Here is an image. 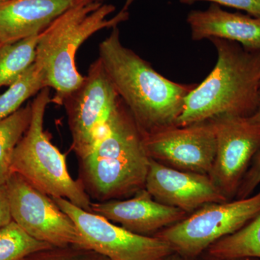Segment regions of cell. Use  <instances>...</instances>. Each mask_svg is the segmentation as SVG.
I'll return each mask as SVG.
<instances>
[{
	"label": "cell",
	"instance_id": "1",
	"mask_svg": "<svg viewBox=\"0 0 260 260\" xmlns=\"http://www.w3.org/2000/svg\"><path fill=\"white\" fill-rule=\"evenodd\" d=\"M99 59L143 135L176 125L197 84L178 83L162 76L123 45L118 26L99 44Z\"/></svg>",
	"mask_w": 260,
	"mask_h": 260
},
{
	"label": "cell",
	"instance_id": "2",
	"mask_svg": "<svg viewBox=\"0 0 260 260\" xmlns=\"http://www.w3.org/2000/svg\"><path fill=\"white\" fill-rule=\"evenodd\" d=\"M150 159L143 133L120 99L93 150L78 160V180L91 201L127 199L145 189Z\"/></svg>",
	"mask_w": 260,
	"mask_h": 260
},
{
	"label": "cell",
	"instance_id": "3",
	"mask_svg": "<svg viewBox=\"0 0 260 260\" xmlns=\"http://www.w3.org/2000/svg\"><path fill=\"white\" fill-rule=\"evenodd\" d=\"M132 2L126 0L116 15L112 5L96 0H77L39 36L34 64L47 88L54 90L51 102L61 105L62 101L79 86L84 76L76 66V54L80 46L95 32L114 28L129 19Z\"/></svg>",
	"mask_w": 260,
	"mask_h": 260
},
{
	"label": "cell",
	"instance_id": "4",
	"mask_svg": "<svg viewBox=\"0 0 260 260\" xmlns=\"http://www.w3.org/2000/svg\"><path fill=\"white\" fill-rule=\"evenodd\" d=\"M218 59L209 75L188 94L175 126L218 116L249 117L257 107L260 90V50H249L225 39H209Z\"/></svg>",
	"mask_w": 260,
	"mask_h": 260
},
{
	"label": "cell",
	"instance_id": "5",
	"mask_svg": "<svg viewBox=\"0 0 260 260\" xmlns=\"http://www.w3.org/2000/svg\"><path fill=\"white\" fill-rule=\"evenodd\" d=\"M51 102L49 88L43 89L34 98L30 124L13 153L12 172L48 196L64 198L92 213L91 200L80 181L71 177L64 154L51 143L44 130V116Z\"/></svg>",
	"mask_w": 260,
	"mask_h": 260
},
{
	"label": "cell",
	"instance_id": "6",
	"mask_svg": "<svg viewBox=\"0 0 260 260\" xmlns=\"http://www.w3.org/2000/svg\"><path fill=\"white\" fill-rule=\"evenodd\" d=\"M260 214V191L248 198L204 205L154 237L179 255L194 259L220 239L234 234Z\"/></svg>",
	"mask_w": 260,
	"mask_h": 260
},
{
	"label": "cell",
	"instance_id": "7",
	"mask_svg": "<svg viewBox=\"0 0 260 260\" xmlns=\"http://www.w3.org/2000/svg\"><path fill=\"white\" fill-rule=\"evenodd\" d=\"M119 99L98 58L90 64L79 86L61 103L71 133V148L78 160L93 150Z\"/></svg>",
	"mask_w": 260,
	"mask_h": 260
},
{
	"label": "cell",
	"instance_id": "8",
	"mask_svg": "<svg viewBox=\"0 0 260 260\" xmlns=\"http://www.w3.org/2000/svg\"><path fill=\"white\" fill-rule=\"evenodd\" d=\"M52 198L73 220L85 247L110 260H161L174 251L165 241L129 232L64 198Z\"/></svg>",
	"mask_w": 260,
	"mask_h": 260
},
{
	"label": "cell",
	"instance_id": "9",
	"mask_svg": "<svg viewBox=\"0 0 260 260\" xmlns=\"http://www.w3.org/2000/svg\"><path fill=\"white\" fill-rule=\"evenodd\" d=\"M6 185L13 220L28 235L53 246H85L72 219L51 197L17 173H12Z\"/></svg>",
	"mask_w": 260,
	"mask_h": 260
},
{
	"label": "cell",
	"instance_id": "10",
	"mask_svg": "<svg viewBox=\"0 0 260 260\" xmlns=\"http://www.w3.org/2000/svg\"><path fill=\"white\" fill-rule=\"evenodd\" d=\"M210 120L215 126L217 149L208 176L222 194L232 200L260 148V124L239 116H220Z\"/></svg>",
	"mask_w": 260,
	"mask_h": 260
},
{
	"label": "cell",
	"instance_id": "11",
	"mask_svg": "<svg viewBox=\"0 0 260 260\" xmlns=\"http://www.w3.org/2000/svg\"><path fill=\"white\" fill-rule=\"evenodd\" d=\"M143 137L150 158L178 170L210 174L217 149L212 120L169 126Z\"/></svg>",
	"mask_w": 260,
	"mask_h": 260
},
{
	"label": "cell",
	"instance_id": "12",
	"mask_svg": "<svg viewBox=\"0 0 260 260\" xmlns=\"http://www.w3.org/2000/svg\"><path fill=\"white\" fill-rule=\"evenodd\" d=\"M145 189L158 203L188 215L204 205L229 201L209 176L178 170L151 158Z\"/></svg>",
	"mask_w": 260,
	"mask_h": 260
},
{
	"label": "cell",
	"instance_id": "13",
	"mask_svg": "<svg viewBox=\"0 0 260 260\" xmlns=\"http://www.w3.org/2000/svg\"><path fill=\"white\" fill-rule=\"evenodd\" d=\"M90 209L129 232L147 237L155 236L188 215L183 210L158 203L145 189L127 199L92 202Z\"/></svg>",
	"mask_w": 260,
	"mask_h": 260
},
{
	"label": "cell",
	"instance_id": "14",
	"mask_svg": "<svg viewBox=\"0 0 260 260\" xmlns=\"http://www.w3.org/2000/svg\"><path fill=\"white\" fill-rule=\"evenodd\" d=\"M77 0H6L0 3V47L39 35Z\"/></svg>",
	"mask_w": 260,
	"mask_h": 260
},
{
	"label": "cell",
	"instance_id": "15",
	"mask_svg": "<svg viewBox=\"0 0 260 260\" xmlns=\"http://www.w3.org/2000/svg\"><path fill=\"white\" fill-rule=\"evenodd\" d=\"M192 41L225 39L249 50H260V18L225 11L218 5L191 10L186 16Z\"/></svg>",
	"mask_w": 260,
	"mask_h": 260
},
{
	"label": "cell",
	"instance_id": "16",
	"mask_svg": "<svg viewBox=\"0 0 260 260\" xmlns=\"http://www.w3.org/2000/svg\"><path fill=\"white\" fill-rule=\"evenodd\" d=\"M205 254L221 258H260V214L240 230L214 243Z\"/></svg>",
	"mask_w": 260,
	"mask_h": 260
},
{
	"label": "cell",
	"instance_id": "17",
	"mask_svg": "<svg viewBox=\"0 0 260 260\" xmlns=\"http://www.w3.org/2000/svg\"><path fill=\"white\" fill-rule=\"evenodd\" d=\"M32 115L31 103L0 121V184H6L12 173L15 147L28 129Z\"/></svg>",
	"mask_w": 260,
	"mask_h": 260
},
{
	"label": "cell",
	"instance_id": "18",
	"mask_svg": "<svg viewBox=\"0 0 260 260\" xmlns=\"http://www.w3.org/2000/svg\"><path fill=\"white\" fill-rule=\"evenodd\" d=\"M39 36L0 47V88L13 85L35 62Z\"/></svg>",
	"mask_w": 260,
	"mask_h": 260
},
{
	"label": "cell",
	"instance_id": "19",
	"mask_svg": "<svg viewBox=\"0 0 260 260\" xmlns=\"http://www.w3.org/2000/svg\"><path fill=\"white\" fill-rule=\"evenodd\" d=\"M46 88L44 78L34 63L6 91L0 94V121L14 114L30 98Z\"/></svg>",
	"mask_w": 260,
	"mask_h": 260
},
{
	"label": "cell",
	"instance_id": "20",
	"mask_svg": "<svg viewBox=\"0 0 260 260\" xmlns=\"http://www.w3.org/2000/svg\"><path fill=\"white\" fill-rule=\"evenodd\" d=\"M52 246L34 239L13 220L0 230V260H23Z\"/></svg>",
	"mask_w": 260,
	"mask_h": 260
},
{
	"label": "cell",
	"instance_id": "21",
	"mask_svg": "<svg viewBox=\"0 0 260 260\" xmlns=\"http://www.w3.org/2000/svg\"><path fill=\"white\" fill-rule=\"evenodd\" d=\"M23 260H110L93 249L79 245L52 246L32 253Z\"/></svg>",
	"mask_w": 260,
	"mask_h": 260
},
{
	"label": "cell",
	"instance_id": "22",
	"mask_svg": "<svg viewBox=\"0 0 260 260\" xmlns=\"http://www.w3.org/2000/svg\"><path fill=\"white\" fill-rule=\"evenodd\" d=\"M260 184V148L256 152L249 169L243 178L242 183L238 189L236 198H248L253 194L256 187Z\"/></svg>",
	"mask_w": 260,
	"mask_h": 260
},
{
	"label": "cell",
	"instance_id": "23",
	"mask_svg": "<svg viewBox=\"0 0 260 260\" xmlns=\"http://www.w3.org/2000/svg\"><path fill=\"white\" fill-rule=\"evenodd\" d=\"M181 4L191 5L198 2H210L212 4L225 6L245 11L248 15L260 18V0H179Z\"/></svg>",
	"mask_w": 260,
	"mask_h": 260
},
{
	"label": "cell",
	"instance_id": "24",
	"mask_svg": "<svg viewBox=\"0 0 260 260\" xmlns=\"http://www.w3.org/2000/svg\"><path fill=\"white\" fill-rule=\"evenodd\" d=\"M13 221L6 184H0V230Z\"/></svg>",
	"mask_w": 260,
	"mask_h": 260
},
{
	"label": "cell",
	"instance_id": "25",
	"mask_svg": "<svg viewBox=\"0 0 260 260\" xmlns=\"http://www.w3.org/2000/svg\"><path fill=\"white\" fill-rule=\"evenodd\" d=\"M200 260H260V258L256 257H242V258H233V259H221V258L214 257L205 254L204 256H202Z\"/></svg>",
	"mask_w": 260,
	"mask_h": 260
},
{
	"label": "cell",
	"instance_id": "26",
	"mask_svg": "<svg viewBox=\"0 0 260 260\" xmlns=\"http://www.w3.org/2000/svg\"><path fill=\"white\" fill-rule=\"evenodd\" d=\"M249 119H250L253 122L258 123L260 124V90L259 94V99H258L257 107H256L255 112L251 116H249Z\"/></svg>",
	"mask_w": 260,
	"mask_h": 260
},
{
	"label": "cell",
	"instance_id": "27",
	"mask_svg": "<svg viewBox=\"0 0 260 260\" xmlns=\"http://www.w3.org/2000/svg\"><path fill=\"white\" fill-rule=\"evenodd\" d=\"M161 260H191L187 259V258L184 257V256L179 255L177 253H172L170 255L166 256L165 258Z\"/></svg>",
	"mask_w": 260,
	"mask_h": 260
},
{
	"label": "cell",
	"instance_id": "28",
	"mask_svg": "<svg viewBox=\"0 0 260 260\" xmlns=\"http://www.w3.org/2000/svg\"><path fill=\"white\" fill-rule=\"evenodd\" d=\"M98 2H100V3H104V0H96Z\"/></svg>",
	"mask_w": 260,
	"mask_h": 260
},
{
	"label": "cell",
	"instance_id": "29",
	"mask_svg": "<svg viewBox=\"0 0 260 260\" xmlns=\"http://www.w3.org/2000/svg\"><path fill=\"white\" fill-rule=\"evenodd\" d=\"M6 1V0H0V3H2V2Z\"/></svg>",
	"mask_w": 260,
	"mask_h": 260
},
{
	"label": "cell",
	"instance_id": "30",
	"mask_svg": "<svg viewBox=\"0 0 260 260\" xmlns=\"http://www.w3.org/2000/svg\"><path fill=\"white\" fill-rule=\"evenodd\" d=\"M129 1H131L132 3H133V1H134V0H129Z\"/></svg>",
	"mask_w": 260,
	"mask_h": 260
},
{
	"label": "cell",
	"instance_id": "31",
	"mask_svg": "<svg viewBox=\"0 0 260 260\" xmlns=\"http://www.w3.org/2000/svg\"></svg>",
	"mask_w": 260,
	"mask_h": 260
}]
</instances>
